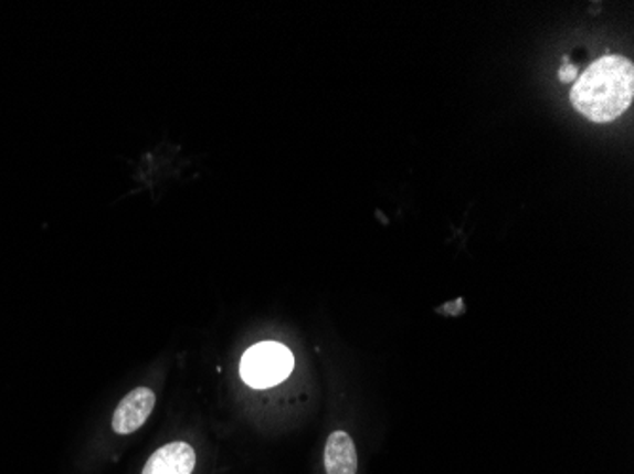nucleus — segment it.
<instances>
[{"label": "nucleus", "instance_id": "1", "mask_svg": "<svg viewBox=\"0 0 634 474\" xmlns=\"http://www.w3.org/2000/svg\"><path fill=\"white\" fill-rule=\"evenodd\" d=\"M634 97L633 61L604 55L591 63L572 87V105L588 120L607 124L625 113Z\"/></svg>", "mask_w": 634, "mask_h": 474}, {"label": "nucleus", "instance_id": "2", "mask_svg": "<svg viewBox=\"0 0 634 474\" xmlns=\"http://www.w3.org/2000/svg\"><path fill=\"white\" fill-rule=\"evenodd\" d=\"M293 367L295 357L284 344L263 341L245 351L240 372L243 381L251 388L266 389L289 378Z\"/></svg>", "mask_w": 634, "mask_h": 474}, {"label": "nucleus", "instance_id": "3", "mask_svg": "<svg viewBox=\"0 0 634 474\" xmlns=\"http://www.w3.org/2000/svg\"><path fill=\"white\" fill-rule=\"evenodd\" d=\"M155 404L156 394L152 389L137 388L129 391L113 414V431L118 434L136 433L149 420Z\"/></svg>", "mask_w": 634, "mask_h": 474}, {"label": "nucleus", "instance_id": "4", "mask_svg": "<svg viewBox=\"0 0 634 474\" xmlns=\"http://www.w3.org/2000/svg\"><path fill=\"white\" fill-rule=\"evenodd\" d=\"M197 452L187 442H171L158 447L142 467V474H192Z\"/></svg>", "mask_w": 634, "mask_h": 474}, {"label": "nucleus", "instance_id": "5", "mask_svg": "<svg viewBox=\"0 0 634 474\" xmlns=\"http://www.w3.org/2000/svg\"><path fill=\"white\" fill-rule=\"evenodd\" d=\"M324 460L327 474H358V450L345 431L329 434Z\"/></svg>", "mask_w": 634, "mask_h": 474}, {"label": "nucleus", "instance_id": "6", "mask_svg": "<svg viewBox=\"0 0 634 474\" xmlns=\"http://www.w3.org/2000/svg\"><path fill=\"white\" fill-rule=\"evenodd\" d=\"M559 78L560 82H562V84H568V82L578 81V67H574V65H570V63H567L564 67H560Z\"/></svg>", "mask_w": 634, "mask_h": 474}]
</instances>
